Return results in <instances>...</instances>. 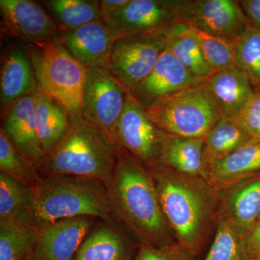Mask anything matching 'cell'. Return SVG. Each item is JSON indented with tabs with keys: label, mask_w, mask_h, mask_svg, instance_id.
<instances>
[{
	"label": "cell",
	"mask_w": 260,
	"mask_h": 260,
	"mask_svg": "<svg viewBox=\"0 0 260 260\" xmlns=\"http://www.w3.org/2000/svg\"><path fill=\"white\" fill-rule=\"evenodd\" d=\"M251 139L235 119L221 116L204 138L203 157L207 171L214 162L234 153Z\"/></svg>",
	"instance_id": "obj_25"
},
{
	"label": "cell",
	"mask_w": 260,
	"mask_h": 260,
	"mask_svg": "<svg viewBox=\"0 0 260 260\" xmlns=\"http://www.w3.org/2000/svg\"><path fill=\"white\" fill-rule=\"evenodd\" d=\"M2 32L25 44L59 41L62 31L52 17L30 0H0Z\"/></svg>",
	"instance_id": "obj_12"
},
{
	"label": "cell",
	"mask_w": 260,
	"mask_h": 260,
	"mask_svg": "<svg viewBox=\"0 0 260 260\" xmlns=\"http://www.w3.org/2000/svg\"><path fill=\"white\" fill-rule=\"evenodd\" d=\"M243 249L246 260H260V218L243 238Z\"/></svg>",
	"instance_id": "obj_35"
},
{
	"label": "cell",
	"mask_w": 260,
	"mask_h": 260,
	"mask_svg": "<svg viewBox=\"0 0 260 260\" xmlns=\"http://www.w3.org/2000/svg\"><path fill=\"white\" fill-rule=\"evenodd\" d=\"M30 59L26 51L12 46L2 59L0 75V104L4 114L16 101L39 91Z\"/></svg>",
	"instance_id": "obj_18"
},
{
	"label": "cell",
	"mask_w": 260,
	"mask_h": 260,
	"mask_svg": "<svg viewBox=\"0 0 260 260\" xmlns=\"http://www.w3.org/2000/svg\"><path fill=\"white\" fill-rule=\"evenodd\" d=\"M30 226L39 230L64 219L100 218L115 223L107 186L92 178L44 174L31 187Z\"/></svg>",
	"instance_id": "obj_3"
},
{
	"label": "cell",
	"mask_w": 260,
	"mask_h": 260,
	"mask_svg": "<svg viewBox=\"0 0 260 260\" xmlns=\"http://www.w3.org/2000/svg\"><path fill=\"white\" fill-rule=\"evenodd\" d=\"M148 169L176 241L196 259L218 226L220 191L200 176L160 164Z\"/></svg>",
	"instance_id": "obj_2"
},
{
	"label": "cell",
	"mask_w": 260,
	"mask_h": 260,
	"mask_svg": "<svg viewBox=\"0 0 260 260\" xmlns=\"http://www.w3.org/2000/svg\"><path fill=\"white\" fill-rule=\"evenodd\" d=\"M128 92L109 68L92 67L87 69L80 112L115 145L116 127Z\"/></svg>",
	"instance_id": "obj_7"
},
{
	"label": "cell",
	"mask_w": 260,
	"mask_h": 260,
	"mask_svg": "<svg viewBox=\"0 0 260 260\" xmlns=\"http://www.w3.org/2000/svg\"><path fill=\"white\" fill-rule=\"evenodd\" d=\"M103 21L116 41L162 31L178 20L174 0H128L124 6Z\"/></svg>",
	"instance_id": "obj_11"
},
{
	"label": "cell",
	"mask_w": 260,
	"mask_h": 260,
	"mask_svg": "<svg viewBox=\"0 0 260 260\" xmlns=\"http://www.w3.org/2000/svg\"><path fill=\"white\" fill-rule=\"evenodd\" d=\"M106 186L114 222L138 246L157 247L175 242L151 173L124 149L118 147L115 169Z\"/></svg>",
	"instance_id": "obj_1"
},
{
	"label": "cell",
	"mask_w": 260,
	"mask_h": 260,
	"mask_svg": "<svg viewBox=\"0 0 260 260\" xmlns=\"http://www.w3.org/2000/svg\"><path fill=\"white\" fill-rule=\"evenodd\" d=\"M2 115L1 128L22 153L39 164L45 154L38 138L34 94L20 98Z\"/></svg>",
	"instance_id": "obj_19"
},
{
	"label": "cell",
	"mask_w": 260,
	"mask_h": 260,
	"mask_svg": "<svg viewBox=\"0 0 260 260\" xmlns=\"http://www.w3.org/2000/svg\"><path fill=\"white\" fill-rule=\"evenodd\" d=\"M34 97L38 138L46 156L64 138L69 127L70 113L40 90L34 94Z\"/></svg>",
	"instance_id": "obj_23"
},
{
	"label": "cell",
	"mask_w": 260,
	"mask_h": 260,
	"mask_svg": "<svg viewBox=\"0 0 260 260\" xmlns=\"http://www.w3.org/2000/svg\"><path fill=\"white\" fill-rule=\"evenodd\" d=\"M220 195L218 220L245 237L260 218V172L220 191Z\"/></svg>",
	"instance_id": "obj_15"
},
{
	"label": "cell",
	"mask_w": 260,
	"mask_h": 260,
	"mask_svg": "<svg viewBox=\"0 0 260 260\" xmlns=\"http://www.w3.org/2000/svg\"><path fill=\"white\" fill-rule=\"evenodd\" d=\"M203 83L220 115L226 117L237 116L254 93L249 77L237 66L214 72Z\"/></svg>",
	"instance_id": "obj_17"
},
{
	"label": "cell",
	"mask_w": 260,
	"mask_h": 260,
	"mask_svg": "<svg viewBox=\"0 0 260 260\" xmlns=\"http://www.w3.org/2000/svg\"><path fill=\"white\" fill-rule=\"evenodd\" d=\"M236 66L249 77L254 90L260 88V29L249 27L234 39Z\"/></svg>",
	"instance_id": "obj_30"
},
{
	"label": "cell",
	"mask_w": 260,
	"mask_h": 260,
	"mask_svg": "<svg viewBox=\"0 0 260 260\" xmlns=\"http://www.w3.org/2000/svg\"><path fill=\"white\" fill-rule=\"evenodd\" d=\"M203 81L191 74L167 48L151 73L128 91L145 110L155 103Z\"/></svg>",
	"instance_id": "obj_13"
},
{
	"label": "cell",
	"mask_w": 260,
	"mask_h": 260,
	"mask_svg": "<svg viewBox=\"0 0 260 260\" xmlns=\"http://www.w3.org/2000/svg\"><path fill=\"white\" fill-rule=\"evenodd\" d=\"M95 223L91 217L64 219L41 229L30 260H73Z\"/></svg>",
	"instance_id": "obj_14"
},
{
	"label": "cell",
	"mask_w": 260,
	"mask_h": 260,
	"mask_svg": "<svg viewBox=\"0 0 260 260\" xmlns=\"http://www.w3.org/2000/svg\"><path fill=\"white\" fill-rule=\"evenodd\" d=\"M232 118L244 128L251 138L260 139V88L254 90V94L242 112Z\"/></svg>",
	"instance_id": "obj_34"
},
{
	"label": "cell",
	"mask_w": 260,
	"mask_h": 260,
	"mask_svg": "<svg viewBox=\"0 0 260 260\" xmlns=\"http://www.w3.org/2000/svg\"><path fill=\"white\" fill-rule=\"evenodd\" d=\"M127 1L128 0H102V1H100L102 20H104L116 10L124 6Z\"/></svg>",
	"instance_id": "obj_37"
},
{
	"label": "cell",
	"mask_w": 260,
	"mask_h": 260,
	"mask_svg": "<svg viewBox=\"0 0 260 260\" xmlns=\"http://www.w3.org/2000/svg\"><path fill=\"white\" fill-rule=\"evenodd\" d=\"M204 260H246L243 237L226 222L218 220L213 244Z\"/></svg>",
	"instance_id": "obj_32"
},
{
	"label": "cell",
	"mask_w": 260,
	"mask_h": 260,
	"mask_svg": "<svg viewBox=\"0 0 260 260\" xmlns=\"http://www.w3.org/2000/svg\"><path fill=\"white\" fill-rule=\"evenodd\" d=\"M239 4L249 26L260 29V0H242Z\"/></svg>",
	"instance_id": "obj_36"
},
{
	"label": "cell",
	"mask_w": 260,
	"mask_h": 260,
	"mask_svg": "<svg viewBox=\"0 0 260 260\" xmlns=\"http://www.w3.org/2000/svg\"><path fill=\"white\" fill-rule=\"evenodd\" d=\"M203 82L155 103L145 109L147 115L167 134L205 138L222 116Z\"/></svg>",
	"instance_id": "obj_6"
},
{
	"label": "cell",
	"mask_w": 260,
	"mask_h": 260,
	"mask_svg": "<svg viewBox=\"0 0 260 260\" xmlns=\"http://www.w3.org/2000/svg\"><path fill=\"white\" fill-rule=\"evenodd\" d=\"M32 206L31 187L0 172V221L29 225Z\"/></svg>",
	"instance_id": "obj_26"
},
{
	"label": "cell",
	"mask_w": 260,
	"mask_h": 260,
	"mask_svg": "<svg viewBox=\"0 0 260 260\" xmlns=\"http://www.w3.org/2000/svg\"><path fill=\"white\" fill-rule=\"evenodd\" d=\"M162 31L122 38L114 42L108 68L128 90L151 73L167 49Z\"/></svg>",
	"instance_id": "obj_8"
},
{
	"label": "cell",
	"mask_w": 260,
	"mask_h": 260,
	"mask_svg": "<svg viewBox=\"0 0 260 260\" xmlns=\"http://www.w3.org/2000/svg\"><path fill=\"white\" fill-rule=\"evenodd\" d=\"M260 172V139L252 138L242 147L212 164L206 180L220 191Z\"/></svg>",
	"instance_id": "obj_21"
},
{
	"label": "cell",
	"mask_w": 260,
	"mask_h": 260,
	"mask_svg": "<svg viewBox=\"0 0 260 260\" xmlns=\"http://www.w3.org/2000/svg\"><path fill=\"white\" fill-rule=\"evenodd\" d=\"M164 133L128 92L116 127V146L129 152L147 167H152L160 162Z\"/></svg>",
	"instance_id": "obj_10"
},
{
	"label": "cell",
	"mask_w": 260,
	"mask_h": 260,
	"mask_svg": "<svg viewBox=\"0 0 260 260\" xmlns=\"http://www.w3.org/2000/svg\"><path fill=\"white\" fill-rule=\"evenodd\" d=\"M118 147L81 113L70 114L64 138L39 162L42 175L60 174L92 178L107 184L112 177Z\"/></svg>",
	"instance_id": "obj_4"
},
{
	"label": "cell",
	"mask_w": 260,
	"mask_h": 260,
	"mask_svg": "<svg viewBox=\"0 0 260 260\" xmlns=\"http://www.w3.org/2000/svg\"><path fill=\"white\" fill-rule=\"evenodd\" d=\"M133 260H195V258L175 241L157 247L140 245Z\"/></svg>",
	"instance_id": "obj_33"
},
{
	"label": "cell",
	"mask_w": 260,
	"mask_h": 260,
	"mask_svg": "<svg viewBox=\"0 0 260 260\" xmlns=\"http://www.w3.org/2000/svg\"><path fill=\"white\" fill-rule=\"evenodd\" d=\"M138 246L116 223L104 222L90 231L73 260H133Z\"/></svg>",
	"instance_id": "obj_20"
},
{
	"label": "cell",
	"mask_w": 260,
	"mask_h": 260,
	"mask_svg": "<svg viewBox=\"0 0 260 260\" xmlns=\"http://www.w3.org/2000/svg\"></svg>",
	"instance_id": "obj_39"
},
{
	"label": "cell",
	"mask_w": 260,
	"mask_h": 260,
	"mask_svg": "<svg viewBox=\"0 0 260 260\" xmlns=\"http://www.w3.org/2000/svg\"><path fill=\"white\" fill-rule=\"evenodd\" d=\"M204 138H184L164 133L158 164L189 175L206 179Z\"/></svg>",
	"instance_id": "obj_22"
},
{
	"label": "cell",
	"mask_w": 260,
	"mask_h": 260,
	"mask_svg": "<svg viewBox=\"0 0 260 260\" xmlns=\"http://www.w3.org/2000/svg\"><path fill=\"white\" fill-rule=\"evenodd\" d=\"M59 42L87 68H108L116 39L107 24L100 20L62 32Z\"/></svg>",
	"instance_id": "obj_16"
},
{
	"label": "cell",
	"mask_w": 260,
	"mask_h": 260,
	"mask_svg": "<svg viewBox=\"0 0 260 260\" xmlns=\"http://www.w3.org/2000/svg\"><path fill=\"white\" fill-rule=\"evenodd\" d=\"M40 230L0 221V260H23L31 254Z\"/></svg>",
	"instance_id": "obj_29"
},
{
	"label": "cell",
	"mask_w": 260,
	"mask_h": 260,
	"mask_svg": "<svg viewBox=\"0 0 260 260\" xmlns=\"http://www.w3.org/2000/svg\"><path fill=\"white\" fill-rule=\"evenodd\" d=\"M0 172L32 187L42 177L39 164L17 148L3 128L0 129Z\"/></svg>",
	"instance_id": "obj_28"
},
{
	"label": "cell",
	"mask_w": 260,
	"mask_h": 260,
	"mask_svg": "<svg viewBox=\"0 0 260 260\" xmlns=\"http://www.w3.org/2000/svg\"><path fill=\"white\" fill-rule=\"evenodd\" d=\"M191 28L200 43L205 59L214 72L236 66L234 39Z\"/></svg>",
	"instance_id": "obj_31"
},
{
	"label": "cell",
	"mask_w": 260,
	"mask_h": 260,
	"mask_svg": "<svg viewBox=\"0 0 260 260\" xmlns=\"http://www.w3.org/2000/svg\"><path fill=\"white\" fill-rule=\"evenodd\" d=\"M44 3L62 32L103 20L100 1L49 0Z\"/></svg>",
	"instance_id": "obj_27"
},
{
	"label": "cell",
	"mask_w": 260,
	"mask_h": 260,
	"mask_svg": "<svg viewBox=\"0 0 260 260\" xmlns=\"http://www.w3.org/2000/svg\"><path fill=\"white\" fill-rule=\"evenodd\" d=\"M162 32L167 40V49L191 74L201 80L213 74V70L205 59L200 43L190 26L176 22Z\"/></svg>",
	"instance_id": "obj_24"
},
{
	"label": "cell",
	"mask_w": 260,
	"mask_h": 260,
	"mask_svg": "<svg viewBox=\"0 0 260 260\" xmlns=\"http://www.w3.org/2000/svg\"><path fill=\"white\" fill-rule=\"evenodd\" d=\"M178 22L202 31L235 39L249 24L234 0H174Z\"/></svg>",
	"instance_id": "obj_9"
},
{
	"label": "cell",
	"mask_w": 260,
	"mask_h": 260,
	"mask_svg": "<svg viewBox=\"0 0 260 260\" xmlns=\"http://www.w3.org/2000/svg\"><path fill=\"white\" fill-rule=\"evenodd\" d=\"M25 51L39 90L70 114L80 112L88 68L59 41L26 44Z\"/></svg>",
	"instance_id": "obj_5"
},
{
	"label": "cell",
	"mask_w": 260,
	"mask_h": 260,
	"mask_svg": "<svg viewBox=\"0 0 260 260\" xmlns=\"http://www.w3.org/2000/svg\"><path fill=\"white\" fill-rule=\"evenodd\" d=\"M23 260H30V259H29V258H25V259H23Z\"/></svg>",
	"instance_id": "obj_38"
}]
</instances>
